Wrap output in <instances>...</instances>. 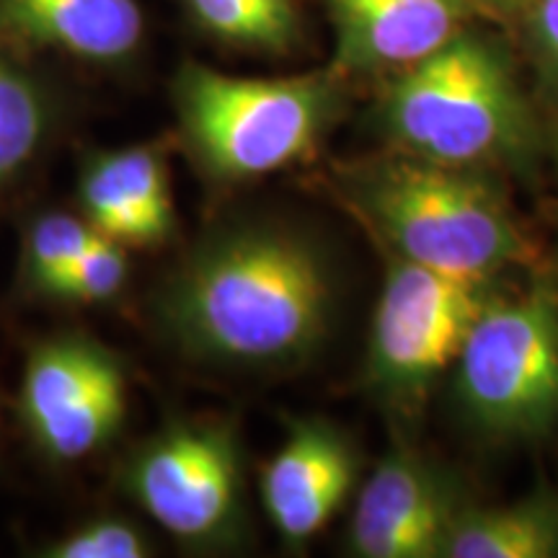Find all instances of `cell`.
I'll return each instance as SVG.
<instances>
[{
    "label": "cell",
    "mask_w": 558,
    "mask_h": 558,
    "mask_svg": "<svg viewBox=\"0 0 558 558\" xmlns=\"http://www.w3.org/2000/svg\"><path fill=\"white\" fill-rule=\"evenodd\" d=\"M0 37L94 65H122L145 39L140 0H0Z\"/></svg>",
    "instance_id": "cell-13"
},
{
    "label": "cell",
    "mask_w": 558,
    "mask_h": 558,
    "mask_svg": "<svg viewBox=\"0 0 558 558\" xmlns=\"http://www.w3.org/2000/svg\"><path fill=\"white\" fill-rule=\"evenodd\" d=\"M445 558H556L558 501L533 497L505 507L460 509Z\"/></svg>",
    "instance_id": "cell-14"
},
{
    "label": "cell",
    "mask_w": 558,
    "mask_h": 558,
    "mask_svg": "<svg viewBox=\"0 0 558 558\" xmlns=\"http://www.w3.org/2000/svg\"><path fill=\"white\" fill-rule=\"evenodd\" d=\"M554 150H556V160H558V130H556V137H554Z\"/></svg>",
    "instance_id": "cell-22"
},
{
    "label": "cell",
    "mask_w": 558,
    "mask_h": 558,
    "mask_svg": "<svg viewBox=\"0 0 558 558\" xmlns=\"http://www.w3.org/2000/svg\"><path fill=\"white\" fill-rule=\"evenodd\" d=\"M120 492L179 546H235L246 533L239 432L226 418H173L124 458Z\"/></svg>",
    "instance_id": "cell-5"
},
{
    "label": "cell",
    "mask_w": 558,
    "mask_h": 558,
    "mask_svg": "<svg viewBox=\"0 0 558 558\" xmlns=\"http://www.w3.org/2000/svg\"><path fill=\"white\" fill-rule=\"evenodd\" d=\"M81 215L128 248L163 246L177 233L169 160L156 145L96 150L78 173Z\"/></svg>",
    "instance_id": "cell-12"
},
{
    "label": "cell",
    "mask_w": 558,
    "mask_h": 558,
    "mask_svg": "<svg viewBox=\"0 0 558 558\" xmlns=\"http://www.w3.org/2000/svg\"><path fill=\"white\" fill-rule=\"evenodd\" d=\"M333 29L331 65L352 78L401 73L469 26L497 24L476 0H320Z\"/></svg>",
    "instance_id": "cell-9"
},
{
    "label": "cell",
    "mask_w": 558,
    "mask_h": 558,
    "mask_svg": "<svg viewBox=\"0 0 558 558\" xmlns=\"http://www.w3.org/2000/svg\"><path fill=\"white\" fill-rule=\"evenodd\" d=\"M456 365L458 401L473 427L497 439L541 437L558 411V292L543 282L499 292Z\"/></svg>",
    "instance_id": "cell-6"
},
{
    "label": "cell",
    "mask_w": 558,
    "mask_h": 558,
    "mask_svg": "<svg viewBox=\"0 0 558 558\" xmlns=\"http://www.w3.org/2000/svg\"><path fill=\"white\" fill-rule=\"evenodd\" d=\"M494 26L473 24L380 81L375 124L390 150L486 173L533 160L538 117L512 45Z\"/></svg>",
    "instance_id": "cell-2"
},
{
    "label": "cell",
    "mask_w": 558,
    "mask_h": 558,
    "mask_svg": "<svg viewBox=\"0 0 558 558\" xmlns=\"http://www.w3.org/2000/svg\"><path fill=\"white\" fill-rule=\"evenodd\" d=\"M341 186L388 254L409 262L452 275L501 277L541 259L486 171L390 150L347 169Z\"/></svg>",
    "instance_id": "cell-3"
},
{
    "label": "cell",
    "mask_w": 558,
    "mask_h": 558,
    "mask_svg": "<svg viewBox=\"0 0 558 558\" xmlns=\"http://www.w3.org/2000/svg\"><path fill=\"white\" fill-rule=\"evenodd\" d=\"M153 308L184 357L230 369H290L329 337L337 269L311 230L271 218L233 220L186 251Z\"/></svg>",
    "instance_id": "cell-1"
},
{
    "label": "cell",
    "mask_w": 558,
    "mask_h": 558,
    "mask_svg": "<svg viewBox=\"0 0 558 558\" xmlns=\"http://www.w3.org/2000/svg\"><path fill=\"white\" fill-rule=\"evenodd\" d=\"M199 32L235 50L288 58L303 41L298 0H181Z\"/></svg>",
    "instance_id": "cell-15"
},
{
    "label": "cell",
    "mask_w": 558,
    "mask_h": 558,
    "mask_svg": "<svg viewBox=\"0 0 558 558\" xmlns=\"http://www.w3.org/2000/svg\"><path fill=\"white\" fill-rule=\"evenodd\" d=\"M47 558H148L153 541L148 530L122 514H101V518L81 522L62 538L45 546Z\"/></svg>",
    "instance_id": "cell-19"
},
{
    "label": "cell",
    "mask_w": 558,
    "mask_h": 558,
    "mask_svg": "<svg viewBox=\"0 0 558 558\" xmlns=\"http://www.w3.org/2000/svg\"><path fill=\"white\" fill-rule=\"evenodd\" d=\"M128 409L124 362L90 333H52L26 352L19 390L21 427L52 463H78L114 442Z\"/></svg>",
    "instance_id": "cell-8"
},
{
    "label": "cell",
    "mask_w": 558,
    "mask_h": 558,
    "mask_svg": "<svg viewBox=\"0 0 558 558\" xmlns=\"http://www.w3.org/2000/svg\"><path fill=\"white\" fill-rule=\"evenodd\" d=\"M357 476L360 456L344 429L318 416L290 418L262 471V501L282 546H308L344 507Z\"/></svg>",
    "instance_id": "cell-10"
},
{
    "label": "cell",
    "mask_w": 558,
    "mask_h": 558,
    "mask_svg": "<svg viewBox=\"0 0 558 558\" xmlns=\"http://www.w3.org/2000/svg\"><path fill=\"white\" fill-rule=\"evenodd\" d=\"M184 148L215 184H246L316 156L349 101L333 65L284 78H239L181 62L171 83Z\"/></svg>",
    "instance_id": "cell-4"
},
{
    "label": "cell",
    "mask_w": 558,
    "mask_h": 558,
    "mask_svg": "<svg viewBox=\"0 0 558 558\" xmlns=\"http://www.w3.org/2000/svg\"><path fill=\"white\" fill-rule=\"evenodd\" d=\"M556 215H558V207H556Z\"/></svg>",
    "instance_id": "cell-23"
},
{
    "label": "cell",
    "mask_w": 558,
    "mask_h": 558,
    "mask_svg": "<svg viewBox=\"0 0 558 558\" xmlns=\"http://www.w3.org/2000/svg\"><path fill=\"white\" fill-rule=\"evenodd\" d=\"M460 514L452 486L411 450H390L362 486L347 548L360 558H442Z\"/></svg>",
    "instance_id": "cell-11"
},
{
    "label": "cell",
    "mask_w": 558,
    "mask_h": 558,
    "mask_svg": "<svg viewBox=\"0 0 558 558\" xmlns=\"http://www.w3.org/2000/svg\"><path fill=\"white\" fill-rule=\"evenodd\" d=\"M499 292V277L452 275L388 254L365 365L373 393L393 409L422 407Z\"/></svg>",
    "instance_id": "cell-7"
},
{
    "label": "cell",
    "mask_w": 558,
    "mask_h": 558,
    "mask_svg": "<svg viewBox=\"0 0 558 558\" xmlns=\"http://www.w3.org/2000/svg\"><path fill=\"white\" fill-rule=\"evenodd\" d=\"M96 230L83 215L52 209L41 213L26 228L24 248H21V279L29 290H39L54 275H60L70 262H75L96 239Z\"/></svg>",
    "instance_id": "cell-17"
},
{
    "label": "cell",
    "mask_w": 558,
    "mask_h": 558,
    "mask_svg": "<svg viewBox=\"0 0 558 558\" xmlns=\"http://www.w3.org/2000/svg\"><path fill=\"white\" fill-rule=\"evenodd\" d=\"M54 104L29 68L0 52V190L9 186L50 137Z\"/></svg>",
    "instance_id": "cell-16"
},
{
    "label": "cell",
    "mask_w": 558,
    "mask_h": 558,
    "mask_svg": "<svg viewBox=\"0 0 558 558\" xmlns=\"http://www.w3.org/2000/svg\"><path fill=\"white\" fill-rule=\"evenodd\" d=\"M514 26L541 88L558 104V0H535Z\"/></svg>",
    "instance_id": "cell-20"
},
{
    "label": "cell",
    "mask_w": 558,
    "mask_h": 558,
    "mask_svg": "<svg viewBox=\"0 0 558 558\" xmlns=\"http://www.w3.org/2000/svg\"><path fill=\"white\" fill-rule=\"evenodd\" d=\"M497 24H514L535 0H476Z\"/></svg>",
    "instance_id": "cell-21"
},
{
    "label": "cell",
    "mask_w": 558,
    "mask_h": 558,
    "mask_svg": "<svg viewBox=\"0 0 558 558\" xmlns=\"http://www.w3.org/2000/svg\"><path fill=\"white\" fill-rule=\"evenodd\" d=\"M128 246L107 239V235H96L78 259L70 262L60 275H54L39 290V295L70 300V303H107L128 288Z\"/></svg>",
    "instance_id": "cell-18"
}]
</instances>
